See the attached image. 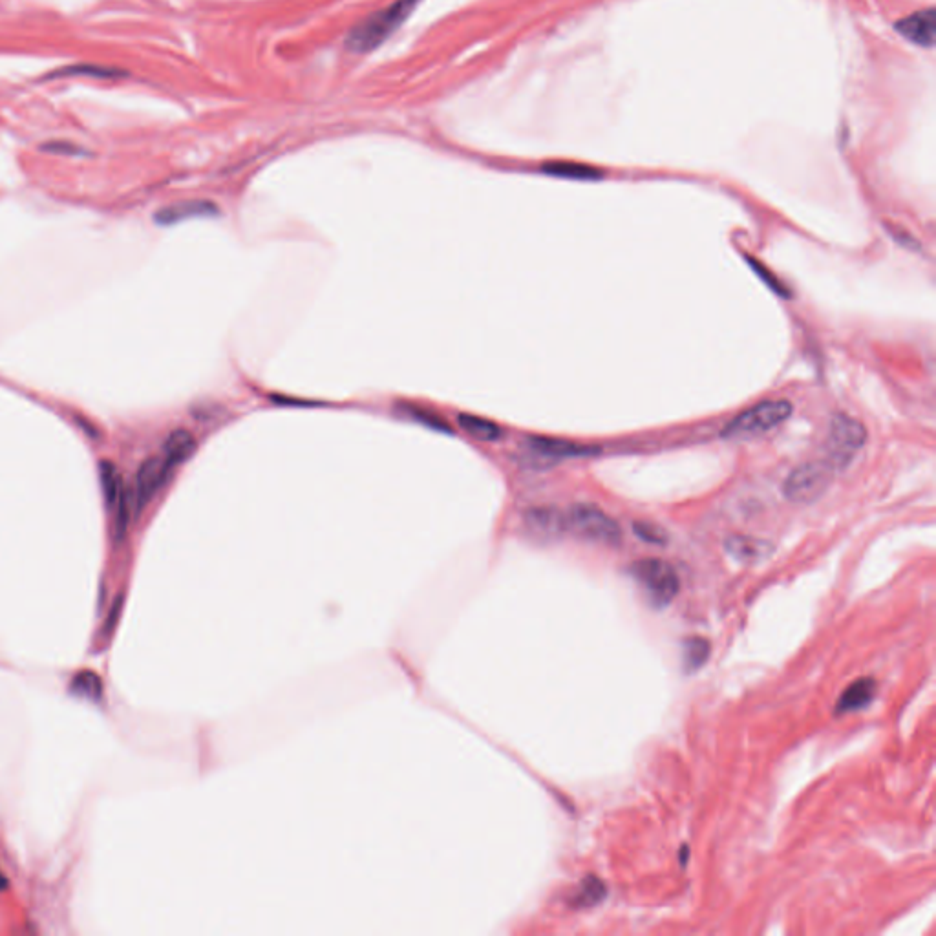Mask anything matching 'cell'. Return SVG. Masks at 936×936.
<instances>
[{"instance_id": "6da1fadb", "label": "cell", "mask_w": 936, "mask_h": 936, "mask_svg": "<svg viewBox=\"0 0 936 936\" xmlns=\"http://www.w3.org/2000/svg\"><path fill=\"white\" fill-rule=\"evenodd\" d=\"M419 2L421 0H395L383 10L368 15L351 30L346 46L357 54H366L379 48L410 17Z\"/></svg>"}, {"instance_id": "7a4b0ae2", "label": "cell", "mask_w": 936, "mask_h": 936, "mask_svg": "<svg viewBox=\"0 0 936 936\" xmlns=\"http://www.w3.org/2000/svg\"><path fill=\"white\" fill-rule=\"evenodd\" d=\"M565 529L589 542L618 545L622 529L606 511L591 503H578L565 512Z\"/></svg>"}, {"instance_id": "3957f363", "label": "cell", "mask_w": 936, "mask_h": 936, "mask_svg": "<svg viewBox=\"0 0 936 936\" xmlns=\"http://www.w3.org/2000/svg\"><path fill=\"white\" fill-rule=\"evenodd\" d=\"M631 576L648 591L649 600L657 607H666L681 591L677 571L659 558H644L629 567Z\"/></svg>"}, {"instance_id": "277c9868", "label": "cell", "mask_w": 936, "mask_h": 936, "mask_svg": "<svg viewBox=\"0 0 936 936\" xmlns=\"http://www.w3.org/2000/svg\"><path fill=\"white\" fill-rule=\"evenodd\" d=\"M792 403L785 399H772L752 406L743 414L737 415L732 423L724 428V437H754L766 434L768 430L783 425L792 415Z\"/></svg>"}, {"instance_id": "5b68a950", "label": "cell", "mask_w": 936, "mask_h": 936, "mask_svg": "<svg viewBox=\"0 0 936 936\" xmlns=\"http://www.w3.org/2000/svg\"><path fill=\"white\" fill-rule=\"evenodd\" d=\"M832 474L834 470L829 463H803L788 474L783 483V496L796 505H810L829 490Z\"/></svg>"}, {"instance_id": "8992f818", "label": "cell", "mask_w": 936, "mask_h": 936, "mask_svg": "<svg viewBox=\"0 0 936 936\" xmlns=\"http://www.w3.org/2000/svg\"><path fill=\"white\" fill-rule=\"evenodd\" d=\"M867 443L865 426L851 415L838 414L830 419L827 450L832 470L845 468L856 452H860Z\"/></svg>"}, {"instance_id": "52a82bcc", "label": "cell", "mask_w": 936, "mask_h": 936, "mask_svg": "<svg viewBox=\"0 0 936 936\" xmlns=\"http://www.w3.org/2000/svg\"><path fill=\"white\" fill-rule=\"evenodd\" d=\"M171 472L172 468L169 467V463L161 456H152V458L145 459L141 463L138 474H136V485H134L136 512L143 511L149 505L150 500L165 485V481L169 479Z\"/></svg>"}, {"instance_id": "ba28073f", "label": "cell", "mask_w": 936, "mask_h": 936, "mask_svg": "<svg viewBox=\"0 0 936 936\" xmlns=\"http://www.w3.org/2000/svg\"><path fill=\"white\" fill-rule=\"evenodd\" d=\"M896 30L904 35L907 41L929 48L935 43V11H915L913 15L905 17L896 24Z\"/></svg>"}, {"instance_id": "9c48e42d", "label": "cell", "mask_w": 936, "mask_h": 936, "mask_svg": "<svg viewBox=\"0 0 936 936\" xmlns=\"http://www.w3.org/2000/svg\"><path fill=\"white\" fill-rule=\"evenodd\" d=\"M220 213L213 202L207 200H187V202L174 203L156 213V224L174 225L192 220V218H211Z\"/></svg>"}, {"instance_id": "30bf717a", "label": "cell", "mask_w": 936, "mask_h": 936, "mask_svg": "<svg viewBox=\"0 0 936 936\" xmlns=\"http://www.w3.org/2000/svg\"><path fill=\"white\" fill-rule=\"evenodd\" d=\"M527 448L536 456L549 459L580 458V456H589L595 452L593 448L575 445L562 439H551V437H529Z\"/></svg>"}, {"instance_id": "8fae6325", "label": "cell", "mask_w": 936, "mask_h": 936, "mask_svg": "<svg viewBox=\"0 0 936 936\" xmlns=\"http://www.w3.org/2000/svg\"><path fill=\"white\" fill-rule=\"evenodd\" d=\"M878 692V684L873 677H863L852 682L851 686L841 693L840 701L836 704V715L852 713L867 708L874 701Z\"/></svg>"}, {"instance_id": "7c38bea8", "label": "cell", "mask_w": 936, "mask_h": 936, "mask_svg": "<svg viewBox=\"0 0 936 936\" xmlns=\"http://www.w3.org/2000/svg\"><path fill=\"white\" fill-rule=\"evenodd\" d=\"M194 450H196V439L191 432L185 428H176L165 437L163 447H161V458L165 459L169 467L174 470L191 458Z\"/></svg>"}, {"instance_id": "4fadbf2b", "label": "cell", "mask_w": 936, "mask_h": 936, "mask_svg": "<svg viewBox=\"0 0 936 936\" xmlns=\"http://www.w3.org/2000/svg\"><path fill=\"white\" fill-rule=\"evenodd\" d=\"M724 549L732 558L743 562V564L759 562L772 551V547L768 543L756 540V538H750V536H730L724 543Z\"/></svg>"}, {"instance_id": "5bb4252c", "label": "cell", "mask_w": 936, "mask_h": 936, "mask_svg": "<svg viewBox=\"0 0 936 936\" xmlns=\"http://www.w3.org/2000/svg\"><path fill=\"white\" fill-rule=\"evenodd\" d=\"M458 425L467 436L483 443H496L503 437L500 426L479 415L459 414Z\"/></svg>"}, {"instance_id": "9a60e30c", "label": "cell", "mask_w": 936, "mask_h": 936, "mask_svg": "<svg viewBox=\"0 0 936 936\" xmlns=\"http://www.w3.org/2000/svg\"><path fill=\"white\" fill-rule=\"evenodd\" d=\"M542 171L549 174V176L565 178V180L589 181L602 178V172L595 169V167L575 163V161H553V163L543 165Z\"/></svg>"}, {"instance_id": "2e32d148", "label": "cell", "mask_w": 936, "mask_h": 936, "mask_svg": "<svg viewBox=\"0 0 936 936\" xmlns=\"http://www.w3.org/2000/svg\"><path fill=\"white\" fill-rule=\"evenodd\" d=\"M525 520L534 531L543 532V534H558V532L567 531L564 512L556 511L551 507L531 509L527 512Z\"/></svg>"}, {"instance_id": "e0dca14e", "label": "cell", "mask_w": 936, "mask_h": 936, "mask_svg": "<svg viewBox=\"0 0 936 936\" xmlns=\"http://www.w3.org/2000/svg\"><path fill=\"white\" fill-rule=\"evenodd\" d=\"M606 896V883L602 882L598 876H587L582 880L578 891H576L573 905L578 909H591L595 905L602 904Z\"/></svg>"}, {"instance_id": "ac0fdd59", "label": "cell", "mask_w": 936, "mask_h": 936, "mask_svg": "<svg viewBox=\"0 0 936 936\" xmlns=\"http://www.w3.org/2000/svg\"><path fill=\"white\" fill-rule=\"evenodd\" d=\"M99 479H101V489H103V496L107 500V505L110 509H114L119 496L125 490L123 479H121V474H119L116 465L110 463V461H101L99 463Z\"/></svg>"}, {"instance_id": "d6986e66", "label": "cell", "mask_w": 936, "mask_h": 936, "mask_svg": "<svg viewBox=\"0 0 936 936\" xmlns=\"http://www.w3.org/2000/svg\"><path fill=\"white\" fill-rule=\"evenodd\" d=\"M70 692L88 701L99 702L103 697V681L96 671H79L70 682Z\"/></svg>"}, {"instance_id": "ffe728a7", "label": "cell", "mask_w": 936, "mask_h": 936, "mask_svg": "<svg viewBox=\"0 0 936 936\" xmlns=\"http://www.w3.org/2000/svg\"><path fill=\"white\" fill-rule=\"evenodd\" d=\"M712 653L710 642L702 637H692L684 640L682 644V660H684V670L697 671L706 664V660Z\"/></svg>"}, {"instance_id": "44dd1931", "label": "cell", "mask_w": 936, "mask_h": 936, "mask_svg": "<svg viewBox=\"0 0 936 936\" xmlns=\"http://www.w3.org/2000/svg\"><path fill=\"white\" fill-rule=\"evenodd\" d=\"M77 75H83V77H97V79H116V77H125V72L117 70V68H108V66H97V64H75V66H66V68H61L57 70L52 75H48V79L52 77H77Z\"/></svg>"}, {"instance_id": "7402d4cb", "label": "cell", "mask_w": 936, "mask_h": 936, "mask_svg": "<svg viewBox=\"0 0 936 936\" xmlns=\"http://www.w3.org/2000/svg\"><path fill=\"white\" fill-rule=\"evenodd\" d=\"M399 408H401L403 414L408 415L410 419H414L417 423L428 426V428H432V430H439V432H443V434H450L448 425H445V423L439 419V415L432 414L430 410H425V408L415 405H401Z\"/></svg>"}, {"instance_id": "603a6c76", "label": "cell", "mask_w": 936, "mask_h": 936, "mask_svg": "<svg viewBox=\"0 0 936 936\" xmlns=\"http://www.w3.org/2000/svg\"><path fill=\"white\" fill-rule=\"evenodd\" d=\"M633 532L642 542L653 543V545H666L668 543V532L664 531L659 525L649 522L633 523Z\"/></svg>"}, {"instance_id": "cb8c5ba5", "label": "cell", "mask_w": 936, "mask_h": 936, "mask_svg": "<svg viewBox=\"0 0 936 936\" xmlns=\"http://www.w3.org/2000/svg\"><path fill=\"white\" fill-rule=\"evenodd\" d=\"M43 150L50 152V154H61V156H86V154H88V152L81 149L79 145L68 143V141H52V143H44Z\"/></svg>"}, {"instance_id": "d4e9b609", "label": "cell", "mask_w": 936, "mask_h": 936, "mask_svg": "<svg viewBox=\"0 0 936 936\" xmlns=\"http://www.w3.org/2000/svg\"><path fill=\"white\" fill-rule=\"evenodd\" d=\"M885 229L889 231L891 238H894V242H896V244H900L902 247H907V249H918V242H916L915 236H913V234L907 233L904 227L893 224L887 225Z\"/></svg>"}, {"instance_id": "484cf974", "label": "cell", "mask_w": 936, "mask_h": 936, "mask_svg": "<svg viewBox=\"0 0 936 936\" xmlns=\"http://www.w3.org/2000/svg\"><path fill=\"white\" fill-rule=\"evenodd\" d=\"M8 887H10V882H8L6 874L2 873V869H0V893L8 891Z\"/></svg>"}]
</instances>
